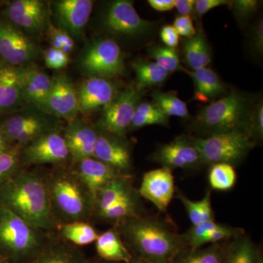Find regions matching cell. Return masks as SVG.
Instances as JSON below:
<instances>
[{"label":"cell","mask_w":263,"mask_h":263,"mask_svg":"<svg viewBox=\"0 0 263 263\" xmlns=\"http://www.w3.org/2000/svg\"><path fill=\"white\" fill-rule=\"evenodd\" d=\"M93 157L106 164L119 174L130 176V148L122 137L99 132Z\"/></svg>","instance_id":"cell-15"},{"label":"cell","mask_w":263,"mask_h":263,"mask_svg":"<svg viewBox=\"0 0 263 263\" xmlns=\"http://www.w3.org/2000/svg\"><path fill=\"white\" fill-rule=\"evenodd\" d=\"M5 263H11V262H8V261L5 260Z\"/></svg>","instance_id":"cell-56"},{"label":"cell","mask_w":263,"mask_h":263,"mask_svg":"<svg viewBox=\"0 0 263 263\" xmlns=\"http://www.w3.org/2000/svg\"><path fill=\"white\" fill-rule=\"evenodd\" d=\"M105 27L115 34L141 36L153 29V22L142 18L133 3L127 0H117L110 5L105 18Z\"/></svg>","instance_id":"cell-12"},{"label":"cell","mask_w":263,"mask_h":263,"mask_svg":"<svg viewBox=\"0 0 263 263\" xmlns=\"http://www.w3.org/2000/svg\"><path fill=\"white\" fill-rule=\"evenodd\" d=\"M185 62L194 70L205 68L212 61V53L206 37L201 29L193 37L187 38L183 45Z\"/></svg>","instance_id":"cell-27"},{"label":"cell","mask_w":263,"mask_h":263,"mask_svg":"<svg viewBox=\"0 0 263 263\" xmlns=\"http://www.w3.org/2000/svg\"><path fill=\"white\" fill-rule=\"evenodd\" d=\"M257 263H263L262 256L261 255V254L260 256H259L258 262H257Z\"/></svg>","instance_id":"cell-54"},{"label":"cell","mask_w":263,"mask_h":263,"mask_svg":"<svg viewBox=\"0 0 263 263\" xmlns=\"http://www.w3.org/2000/svg\"><path fill=\"white\" fill-rule=\"evenodd\" d=\"M209 185L212 190L226 192L231 190L237 181V174L231 164L218 163L212 164L209 170Z\"/></svg>","instance_id":"cell-35"},{"label":"cell","mask_w":263,"mask_h":263,"mask_svg":"<svg viewBox=\"0 0 263 263\" xmlns=\"http://www.w3.org/2000/svg\"><path fill=\"white\" fill-rule=\"evenodd\" d=\"M230 2L227 0H197L195 1L194 13L197 16L201 17L209 10L214 9L216 7L229 4Z\"/></svg>","instance_id":"cell-47"},{"label":"cell","mask_w":263,"mask_h":263,"mask_svg":"<svg viewBox=\"0 0 263 263\" xmlns=\"http://www.w3.org/2000/svg\"><path fill=\"white\" fill-rule=\"evenodd\" d=\"M77 163L75 174L83 186L87 190L95 203L99 192L107 183L123 176L94 157L84 159Z\"/></svg>","instance_id":"cell-21"},{"label":"cell","mask_w":263,"mask_h":263,"mask_svg":"<svg viewBox=\"0 0 263 263\" xmlns=\"http://www.w3.org/2000/svg\"><path fill=\"white\" fill-rule=\"evenodd\" d=\"M13 146V145L10 143L5 133L0 129V153H3L5 151L9 149Z\"/></svg>","instance_id":"cell-51"},{"label":"cell","mask_w":263,"mask_h":263,"mask_svg":"<svg viewBox=\"0 0 263 263\" xmlns=\"http://www.w3.org/2000/svg\"><path fill=\"white\" fill-rule=\"evenodd\" d=\"M129 263H152L139 257H133Z\"/></svg>","instance_id":"cell-52"},{"label":"cell","mask_w":263,"mask_h":263,"mask_svg":"<svg viewBox=\"0 0 263 263\" xmlns=\"http://www.w3.org/2000/svg\"><path fill=\"white\" fill-rule=\"evenodd\" d=\"M185 71L193 79L195 100L209 103L226 93V85L212 69L205 67L197 70Z\"/></svg>","instance_id":"cell-25"},{"label":"cell","mask_w":263,"mask_h":263,"mask_svg":"<svg viewBox=\"0 0 263 263\" xmlns=\"http://www.w3.org/2000/svg\"><path fill=\"white\" fill-rule=\"evenodd\" d=\"M141 203L138 191L132 189L130 191L118 200L112 206L98 214L107 221L118 223L129 218L141 216Z\"/></svg>","instance_id":"cell-28"},{"label":"cell","mask_w":263,"mask_h":263,"mask_svg":"<svg viewBox=\"0 0 263 263\" xmlns=\"http://www.w3.org/2000/svg\"><path fill=\"white\" fill-rule=\"evenodd\" d=\"M84 254L65 242L46 243L35 256L26 263H86Z\"/></svg>","instance_id":"cell-26"},{"label":"cell","mask_w":263,"mask_h":263,"mask_svg":"<svg viewBox=\"0 0 263 263\" xmlns=\"http://www.w3.org/2000/svg\"><path fill=\"white\" fill-rule=\"evenodd\" d=\"M130 178V176H119L107 183L97 195L95 212L100 214L127 195L133 188L131 185Z\"/></svg>","instance_id":"cell-29"},{"label":"cell","mask_w":263,"mask_h":263,"mask_svg":"<svg viewBox=\"0 0 263 263\" xmlns=\"http://www.w3.org/2000/svg\"><path fill=\"white\" fill-rule=\"evenodd\" d=\"M20 155L21 148L15 145L0 153V185L8 181L19 171Z\"/></svg>","instance_id":"cell-37"},{"label":"cell","mask_w":263,"mask_h":263,"mask_svg":"<svg viewBox=\"0 0 263 263\" xmlns=\"http://www.w3.org/2000/svg\"><path fill=\"white\" fill-rule=\"evenodd\" d=\"M80 66L89 77L110 78L122 75L125 70L120 46L111 39H99L81 55Z\"/></svg>","instance_id":"cell-7"},{"label":"cell","mask_w":263,"mask_h":263,"mask_svg":"<svg viewBox=\"0 0 263 263\" xmlns=\"http://www.w3.org/2000/svg\"><path fill=\"white\" fill-rule=\"evenodd\" d=\"M95 246L99 257L106 262L129 263L133 259V254L117 229L99 234Z\"/></svg>","instance_id":"cell-24"},{"label":"cell","mask_w":263,"mask_h":263,"mask_svg":"<svg viewBox=\"0 0 263 263\" xmlns=\"http://www.w3.org/2000/svg\"><path fill=\"white\" fill-rule=\"evenodd\" d=\"M160 37L167 47L175 48L179 43V35L174 27L171 25H164L161 29Z\"/></svg>","instance_id":"cell-48"},{"label":"cell","mask_w":263,"mask_h":263,"mask_svg":"<svg viewBox=\"0 0 263 263\" xmlns=\"http://www.w3.org/2000/svg\"><path fill=\"white\" fill-rule=\"evenodd\" d=\"M252 108L248 97L233 91L204 107L197 115L195 128L207 136L245 131Z\"/></svg>","instance_id":"cell-3"},{"label":"cell","mask_w":263,"mask_h":263,"mask_svg":"<svg viewBox=\"0 0 263 263\" xmlns=\"http://www.w3.org/2000/svg\"><path fill=\"white\" fill-rule=\"evenodd\" d=\"M5 259L3 258V256L0 254V263H5Z\"/></svg>","instance_id":"cell-55"},{"label":"cell","mask_w":263,"mask_h":263,"mask_svg":"<svg viewBox=\"0 0 263 263\" xmlns=\"http://www.w3.org/2000/svg\"><path fill=\"white\" fill-rule=\"evenodd\" d=\"M0 202L38 231L58 226L47 183L37 174L18 171L0 185Z\"/></svg>","instance_id":"cell-1"},{"label":"cell","mask_w":263,"mask_h":263,"mask_svg":"<svg viewBox=\"0 0 263 263\" xmlns=\"http://www.w3.org/2000/svg\"><path fill=\"white\" fill-rule=\"evenodd\" d=\"M37 56V46L23 31L0 17V63L22 67Z\"/></svg>","instance_id":"cell-9"},{"label":"cell","mask_w":263,"mask_h":263,"mask_svg":"<svg viewBox=\"0 0 263 263\" xmlns=\"http://www.w3.org/2000/svg\"><path fill=\"white\" fill-rule=\"evenodd\" d=\"M0 129L13 145L23 148L38 137L56 130L44 117L34 114L19 113L0 121Z\"/></svg>","instance_id":"cell-10"},{"label":"cell","mask_w":263,"mask_h":263,"mask_svg":"<svg viewBox=\"0 0 263 263\" xmlns=\"http://www.w3.org/2000/svg\"><path fill=\"white\" fill-rule=\"evenodd\" d=\"M245 131L254 141L256 140L262 139L263 105L262 102H259L252 108Z\"/></svg>","instance_id":"cell-40"},{"label":"cell","mask_w":263,"mask_h":263,"mask_svg":"<svg viewBox=\"0 0 263 263\" xmlns=\"http://www.w3.org/2000/svg\"><path fill=\"white\" fill-rule=\"evenodd\" d=\"M70 157L64 137L57 130L38 137L21 148V164H61Z\"/></svg>","instance_id":"cell-11"},{"label":"cell","mask_w":263,"mask_h":263,"mask_svg":"<svg viewBox=\"0 0 263 263\" xmlns=\"http://www.w3.org/2000/svg\"><path fill=\"white\" fill-rule=\"evenodd\" d=\"M245 232L240 228L224 226L219 224L215 229L209 232L202 238L200 243V248L206 243H219L221 242L227 241L231 239H235L240 235H243Z\"/></svg>","instance_id":"cell-39"},{"label":"cell","mask_w":263,"mask_h":263,"mask_svg":"<svg viewBox=\"0 0 263 263\" xmlns=\"http://www.w3.org/2000/svg\"><path fill=\"white\" fill-rule=\"evenodd\" d=\"M44 111L65 119L68 123L77 119L80 112L78 91L67 76L60 75L52 79Z\"/></svg>","instance_id":"cell-17"},{"label":"cell","mask_w":263,"mask_h":263,"mask_svg":"<svg viewBox=\"0 0 263 263\" xmlns=\"http://www.w3.org/2000/svg\"><path fill=\"white\" fill-rule=\"evenodd\" d=\"M2 18L22 31L37 35L47 25V10L39 0H15L7 5Z\"/></svg>","instance_id":"cell-13"},{"label":"cell","mask_w":263,"mask_h":263,"mask_svg":"<svg viewBox=\"0 0 263 263\" xmlns=\"http://www.w3.org/2000/svg\"><path fill=\"white\" fill-rule=\"evenodd\" d=\"M227 248L213 243L205 249L183 251L171 263H223Z\"/></svg>","instance_id":"cell-34"},{"label":"cell","mask_w":263,"mask_h":263,"mask_svg":"<svg viewBox=\"0 0 263 263\" xmlns=\"http://www.w3.org/2000/svg\"><path fill=\"white\" fill-rule=\"evenodd\" d=\"M229 4L237 18L243 20L256 13L258 9L259 2L257 0H235L231 3L230 2Z\"/></svg>","instance_id":"cell-44"},{"label":"cell","mask_w":263,"mask_h":263,"mask_svg":"<svg viewBox=\"0 0 263 263\" xmlns=\"http://www.w3.org/2000/svg\"><path fill=\"white\" fill-rule=\"evenodd\" d=\"M91 0H61L54 3L55 16L59 28L71 37H80L92 11Z\"/></svg>","instance_id":"cell-18"},{"label":"cell","mask_w":263,"mask_h":263,"mask_svg":"<svg viewBox=\"0 0 263 263\" xmlns=\"http://www.w3.org/2000/svg\"><path fill=\"white\" fill-rule=\"evenodd\" d=\"M152 158L162 167L171 169H191L203 164L192 137H178L160 146Z\"/></svg>","instance_id":"cell-14"},{"label":"cell","mask_w":263,"mask_h":263,"mask_svg":"<svg viewBox=\"0 0 263 263\" xmlns=\"http://www.w3.org/2000/svg\"><path fill=\"white\" fill-rule=\"evenodd\" d=\"M238 263H257L260 253L248 236L240 235L236 239Z\"/></svg>","instance_id":"cell-41"},{"label":"cell","mask_w":263,"mask_h":263,"mask_svg":"<svg viewBox=\"0 0 263 263\" xmlns=\"http://www.w3.org/2000/svg\"><path fill=\"white\" fill-rule=\"evenodd\" d=\"M179 35L186 38L193 37L196 34V29L194 26L191 17L188 15H179L175 19L174 26Z\"/></svg>","instance_id":"cell-45"},{"label":"cell","mask_w":263,"mask_h":263,"mask_svg":"<svg viewBox=\"0 0 263 263\" xmlns=\"http://www.w3.org/2000/svg\"><path fill=\"white\" fill-rule=\"evenodd\" d=\"M138 193L152 202L159 212H165L175 193L172 171L162 167L148 171L143 175Z\"/></svg>","instance_id":"cell-16"},{"label":"cell","mask_w":263,"mask_h":263,"mask_svg":"<svg viewBox=\"0 0 263 263\" xmlns=\"http://www.w3.org/2000/svg\"><path fill=\"white\" fill-rule=\"evenodd\" d=\"M99 132L89 124L76 119L69 122L62 135L70 157L75 162L94 157V151Z\"/></svg>","instance_id":"cell-20"},{"label":"cell","mask_w":263,"mask_h":263,"mask_svg":"<svg viewBox=\"0 0 263 263\" xmlns=\"http://www.w3.org/2000/svg\"><path fill=\"white\" fill-rule=\"evenodd\" d=\"M150 57L157 65L167 72H174L180 68V60L175 48L167 46H155L149 51Z\"/></svg>","instance_id":"cell-38"},{"label":"cell","mask_w":263,"mask_h":263,"mask_svg":"<svg viewBox=\"0 0 263 263\" xmlns=\"http://www.w3.org/2000/svg\"><path fill=\"white\" fill-rule=\"evenodd\" d=\"M44 60L46 67L53 70L65 68L70 62L69 54L60 49L49 48L44 52Z\"/></svg>","instance_id":"cell-43"},{"label":"cell","mask_w":263,"mask_h":263,"mask_svg":"<svg viewBox=\"0 0 263 263\" xmlns=\"http://www.w3.org/2000/svg\"><path fill=\"white\" fill-rule=\"evenodd\" d=\"M117 94V87L111 81L105 78L89 77L78 91L81 113L88 114L106 108Z\"/></svg>","instance_id":"cell-19"},{"label":"cell","mask_w":263,"mask_h":263,"mask_svg":"<svg viewBox=\"0 0 263 263\" xmlns=\"http://www.w3.org/2000/svg\"><path fill=\"white\" fill-rule=\"evenodd\" d=\"M155 124L167 127L169 125V117L161 111L155 103L138 104L129 129H140Z\"/></svg>","instance_id":"cell-33"},{"label":"cell","mask_w":263,"mask_h":263,"mask_svg":"<svg viewBox=\"0 0 263 263\" xmlns=\"http://www.w3.org/2000/svg\"><path fill=\"white\" fill-rule=\"evenodd\" d=\"M178 198L182 202L186 209L189 219L193 226H197L205 221L214 220V212L211 200V192L207 191L202 200L193 201L183 193H178Z\"/></svg>","instance_id":"cell-32"},{"label":"cell","mask_w":263,"mask_h":263,"mask_svg":"<svg viewBox=\"0 0 263 263\" xmlns=\"http://www.w3.org/2000/svg\"><path fill=\"white\" fill-rule=\"evenodd\" d=\"M148 3L157 11H169L175 8V0H149Z\"/></svg>","instance_id":"cell-50"},{"label":"cell","mask_w":263,"mask_h":263,"mask_svg":"<svg viewBox=\"0 0 263 263\" xmlns=\"http://www.w3.org/2000/svg\"><path fill=\"white\" fill-rule=\"evenodd\" d=\"M143 94V89L137 86H128L118 93L113 101L104 108L100 121L101 130L124 138Z\"/></svg>","instance_id":"cell-8"},{"label":"cell","mask_w":263,"mask_h":263,"mask_svg":"<svg viewBox=\"0 0 263 263\" xmlns=\"http://www.w3.org/2000/svg\"><path fill=\"white\" fill-rule=\"evenodd\" d=\"M203 164L235 165L248 155L254 141L245 131L219 133L206 138H192Z\"/></svg>","instance_id":"cell-6"},{"label":"cell","mask_w":263,"mask_h":263,"mask_svg":"<svg viewBox=\"0 0 263 263\" xmlns=\"http://www.w3.org/2000/svg\"><path fill=\"white\" fill-rule=\"evenodd\" d=\"M46 241L43 232L29 226L0 202V254L11 263H26Z\"/></svg>","instance_id":"cell-4"},{"label":"cell","mask_w":263,"mask_h":263,"mask_svg":"<svg viewBox=\"0 0 263 263\" xmlns=\"http://www.w3.org/2000/svg\"><path fill=\"white\" fill-rule=\"evenodd\" d=\"M23 103L20 67L0 63V114L13 113Z\"/></svg>","instance_id":"cell-23"},{"label":"cell","mask_w":263,"mask_h":263,"mask_svg":"<svg viewBox=\"0 0 263 263\" xmlns=\"http://www.w3.org/2000/svg\"><path fill=\"white\" fill-rule=\"evenodd\" d=\"M53 212L65 222L84 221L95 212V202L74 173L52 175L46 180Z\"/></svg>","instance_id":"cell-5"},{"label":"cell","mask_w":263,"mask_h":263,"mask_svg":"<svg viewBox=\"0 0 263 263\" xmlns=\"http://www.w3.org/2000/svg\"><path fill=\"white\" fill-rule=\"evenodd\" d=\"M154 103L167 117L187 118L190 116L187 105L174 92L154 91Z\"/></svg>","instance_id":"cell-36"},{"label":"cell","mask_w":263,"mask_h":263,"mask_svg":"<svg viewBox=\"0 0 263 263\" xmlns=\"http://www.w3.org/2000/svg\"><path fill=\"white\" fill-rule=\"evenodd\" d=\"M58 226L62 236L66 240L79 247L94 243L99 236L94 227L86 221H71Z\"/></svg>","instance_id":"cell-30"},{"label":"cell","mask_w":263,"mask_h":263,"mask_svg":"<svg viewBox=\"0 0 263 263\" xmlns=\"http://www.w3.org/2000/svg\"><path fill=\"white\" fill-rule=\"evenodd\" d=\"M117 224L133 257L152 263H171L187 247L184 235L155 218L138 216Z\"/></svg>","instance_id":"cell-2"},{"label":"cell","mask_w":263,"mask_h":263,"mask_svg":"<svg viewBox=\"0 0 263 263\" xmlns=\"http://www.w3.org/2000/svg\"><path fill=\"white\" fill-rule=\"evenodd\" d=\"M195 0H175V8L181 15L190 16L195 9Z\"/></svg>","instance_id":"cell-49"},{"label":"cell","mask_w":263,"mask_h":263,"mask_svg":"<svg viewBox=\"0 0 263 263\" xmlns=\"http://www.w3.org/2000/svg\"><path fill=\"white\" fill-rule=\"evenodd\" d=\"M48 34L52 48L60 49L67 54L73 51L75 48V41L73 38L71 37L65 31L50 24Z\"/></svg>","instance_id":"cell-42"},{"label":"cell","mask_w":263,"mask_h":263,"mask_svg":"<svg viewBox=\"0 0 263 263\" xmlns=\"http://www.w3.org/2000/svg\"><path fill=\"white\" fill-rule=\"evenodd\" d=\"M250 46L254 53H260L263 51V22L259 19L252 29L250 35Z\"/></svg>","instance_id":"cell-46"},{"label":"cell","mask_w":263,"mask_h":263,"mask_svg":"<svg viewBox=\"0 0 263 263\" xmlns=\"http://www.w3.org/2000/svg\"><path fill=\"white\" fill-rule=\"evenodd\" d=\"M86 263H112V262H106V261H104V260H103V259H101V260H97V259H91V260H89V259H86Z\"/></svg>","instance_id":"cell-53"},{"label":"cell","mask_w":263,"mask_h":263,"mask_svg":"<svg viewBox=\"0 0 263 263\" xmlns=\"http://www.w3.org/2000/svg\"><path fill=\"white\" fill-rule=\"evenodd\" d=\"M133 68L136 72V86L141 89L162 84L169 75L155 62L146 60H136L133 63Z\"/></svg>","instance_id":"cell-31"},{"label":"cell","mask_w":263,"mask_h":263,"mask_svg":"<svg viewBox=\"0 0 263 263\" xmlns=\"http://www.w3.org/2000/svg\"><path fill=\"white\" fill-rule=\"evenodd\" d=\"M24 103L34 105L44 110L52 86V79L32 65L20 67Z\"/></svg>","instance_id":"cell-22"}]
</instances>
